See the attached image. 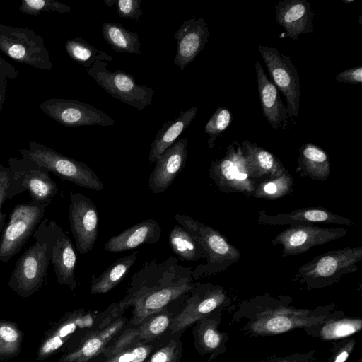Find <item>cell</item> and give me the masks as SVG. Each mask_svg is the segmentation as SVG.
Returning <instances> with one entry per match:
<instances>
[{
	"instance_id": "cell-26",
	"label": "cell",
	"mask_w": 362,
	"mask_h": 362,
	"mask_svg": "<svg viewBox=\"0 0 362 362\" xmlns=\"http://www.w3.org/2000/svg\"><path fill=\"white\" fill-rule=\"evenodd\" d=\"M241 148L245 157L250 177L257 183L277 178L288 170L272 153L255 143L245 140Z\"/></svg>"
},
{
	"instance_id": "cell-8",
	"label": "cell",
	"mask_w": 362,
	"mask_h": 362,
	"mask_svg": "<svg viewBox=\"0 0 362 362\" xmlns=\"http://www.w3.org/2000/svg\"><path fill=\"white\" fill-rule=\"evenodd\" d=\"M48 204L31 200L12 210L0 240V261L6 263L18 254L45 214Z\"/></svg>"
},
{
	"instance_id": "cell-27",
	"label": "cell",
	"mask_w": 362,
	"mask_h": 362,
	"mask_svg": "<svg viewBox=\"0 0 362 362\" xmlns=\"http://www.w3.org/2000/svg\"><path fill=\"white\" fill-rule=\"evenodd\" d=\"M259 98L264 116L272 127L276 130L287 118L286 107L284 105L279 90L267 76L261 64H255Z\"/></svg>"
},
{
	"instance_id": "cell-1",
	"label": "cell",
	"mask_w": 362,
	"mask_h": 362,
	"mask_svg": "<svg viewBox=\"0 0 362 362\" xmlns=\"http://www.w3.org/2000/svg\"><path fill=\"white\" fill-rule=\"evenodd\" d=\"M192 271L191 267L180 264L179 259L174 257L162 262L148 261L134 274L126 296L117 305L121 310L132 307L129 322L137 325L191 293L195 285Z\"/></svg>"
},
{
	"instance_id": "cell-3",
	"label": "cell",
	"mask_w": 362,
	"mask_h": 362,
	"mask_svg": "<svg viewBox=\"0 0 362 362\" xmlns=\"http://www.w3.org/2000/svg\"><path fill=\"white\" fill-rule=\"evenodd\" d=\"M35 242L17 260L8 281L9 288L23 298L40 290L52 257L48 219L42 220L33 235Z\"/></svg>"
},
{
	"instance_id": "cell-36",
	"label": "cell",
	"mask_w": 362,
	"mask_h": 362,
	"mask_svg": "<svg viewBox=\"0 0 362 362\" xmlns=\"http://www.w3.org/2000/svg\"><path fill=\"white\" fill-rule=\"evenodd\" d=\"M23 332L16 323L0 320V361L13 358L21 350Z\"/></svg>"
},
{
	"instance_id": "cell-13",
	"label": "cell",
	"mask_w": 362,
	"mask_h": 362,
	"mask_svg": "<svg viewBox=\"0 0 362 362\" xmlns=\"http://www.w3.org/2000/svg\"><path fill=\"white\" fill-rule=\"evenodd\" d=\"M259 53L274 84L286 99L289 116L298 117L300 110V77L291 58L275 47L259 45Z\"/></svg>"
},
{
	"instance_id": "cell-18",
	"label": "cell",
	"mask_w": 362,
	"mask_h": 362,
	"mask_svg": "<svg viewBox=\"0 0 362 362\" xmlns=\"http://www.w3.org/2000/svg\"><path fill=\"white\" fill-rule=\"evenodd\" d=\"M52 238L50 263L59 284L68 286L71 291L76 287L75 269L77 255L72 242L63 229L53 220H48Z\"/></svg>"
},
{
	"instance_id": "cell-28",
	"label": "cell",
	"mask_w": 362,
	"mask_h": 362,
	"mask_svg": "<svg viewBox=\"0 0 362 362\" xmlns=\"http://www.w3.org/2000/svg\"><path fill=\"white\" fill-rule=\"evenodd\" d=\"M361 329V318L346 317L344 312L336 310L319 325L305 330L313 337H317L324 341H332L347 338L358 332Z\"/></svg>"
},
{
	"instance_id": "cell-34",
	"label": "cell",
	"mask_w": 362,
	"mask_h": 362,
	"mask_svg": "<svg viewBox=\"0 0 362 362\" xmlns=\"http://www.w3.org/2000/svg\"><path fill=\"white\" fill-rule=\"evenodd\" d=\"M102 35L115 52L141 54L139 35L115 23H103Z\"/></svg>"
},
{
	"instance_id": "cell-44",
	"label": "cell",
	"mask_w": 362,
	"mask_h": 362,
	"mask_svg": "<svg viewBox=\"0 0 362 362\" xmlns=\"http://www.w3.org/2000/svg\"><path fill=\"white\" fill-rule=\"evenodd\" d=\"M10 169L0 164V232L1 231L5 214L2 212V204L7 199V192L9 187Z\"/></svg>"
},
{
	"instance_id": "cell-15",
	"label": "cell",
	"mask_w": 362,
	"mask_h": 362,
	"mask_svg": "<svg viewBox=\"0 0 362 362\" xmlns=\"http://www.w3.org/2000/svg\"><path fill=\"white\" fill-rule=\"evenodd\" d=\"M69 221L76 250L81 254L90 251L99 232V216L95 204L81 193H72L70 195Z\"/></svg>"
},
{
	"instance_id": "cell-48",
	"label": "cell",
	"mask_w": 362,
	"mask_h": 362,
	"mask_svg": "<svg viewBox=\"0 0 362 362\" xmlns=\"http://www.w3.org/2000/svg\"><path fill=\"white\" fill-rule=\"evenodd\" d=\"M6 98V90H0V111L3 107V105L5 102V99Z\"/></svg>"
},
{
	"instance_id": "cell-46",
	"label": "cell",
	"mask_w": 362,
	"mask_h": 362,
	"mask_svg": "<svg viewBox=\"0 0 362 362\" xmlns=\"http://www.w3.org/2000/svg\"><path fill=\"white\" fill-rule=\"evenodd\" d=\"M335 79L338 82L351 84L362 83V66L349 68L337 74Z\"/></svg>"
},
{
	"instance_id": "cell-2",
	"label": "cell",
	"mask_w": 362,
	"mask_h": 362,
	"mask_svg": "<svg viewBox=\"0 0 362 362\" xmlns=\"http://www.w3.org/2000/svg\"><path fill=\"white\" fill-rule=\"evenodd\" d=\"M288 298L258 297L239 305L234 319L247 320L243 331L252 336L279 334L296 328L319 325L334 311V305L315 309H298L289 305Z\"/></svg>"
},
{
	"instance_id": "cell-43",
	"label": "cell",
	"mask_w": 362,
	"mask_h": 362,
	"mask_svg": "<svg viewBox=\"0 0 362 362\" xmlns=\"http://www.w3.org/2000/svg\"><path fill=\"white\" fill-rule=\"evenodd\" d=\"M178 355V343L171 340L155 351L146 362H176Z\"/></svg>"
},
{
	"instance_id": "cell-47",
	"label": "cell",
	"mask_w": 362,
	"mask_h": 362,
	"mask_svg": "<svg viewBox=\"0 0 362 362\" xmlns=\"http://www.w3.org/2000/svg\"><path fill=\"white\" fill-rule=\"evenodd\" d=\"M18 75V71L0 54V90H6L7 81L15 79Z\"/></svg>"
},
{
	"instance_id": "cell-42",
	"label": "cell",
	"mask_w": 362,
	"mask_h": 362,
	"mask_svg": "<svg viewBox=\"0 0 362 362\" xmlns=\"http://www.w3.org/2000/svg\"><path fill=\"white\" fill-rule=\"evenodd\" d=\"M141 0H119L116 1L117 14L124 18H129L138 21L143 11L141 8Z\"/></svg>"
},
{
	"instance_id": "cell-30",
	"label": "cell",
	"mask_w": 362,
	"mask_h": 362,
	"mask_svg": "<svg viewBox=\"0 0 362 362\" xmlns=\"http://www.w3.org/2000/svg\"><path fill=\"white\" fill-rule=\"evenodd\" d=\"M297 163V171L301 177L323 181L330 175L329 156L313 144L308 143L301 146Z\"/></svg>"
},
{
	"instance_id": "cell-29",
	"label": "cell",
	"mask_w": 362,
	"mask_h": 362,
	"mask_svg": "<svg viewBox=\"0 0 362 362\" xmlns=\"http://www.w3.org/2000/svg\"><path fill=\"white\" fill-rule=\"evenodd\" d=\"M197 107H192L187 110L180 112L175 120L167 121L158 132L151 144L148 155L151 163L156 162L157 158L171 146L182 134L189 126L197 115Z\"/></svg>"
},
{
	"instance_id": "cell-35",
	"label": "cell",
	"mask_w": 362,
	"mask_h": 362,
	"mask_svg": "<svg viewBox=\"0 0 362 362\" xmlns=\"http://www.w3.org/2000/svg\"><path fill=\"white\" fill-rule=\"evenodd\" d=\"M65 49L71 59L83 66L86 69L91 68L97 60L109 62L113 59L112 56L98 50L81 37L67 40Z\"/></svg>"
},
{
	"instance_id": "cell-37",
	"label": "cell",
	"mask_w": 362,
	"mask_h": 362,
	"mask_svg": "<svg viewBox=\"0 0 362 362\" xmlns=\"http://www.w3.org/2000/svg\"><path fill=\"white\" fill-rule=\"evenodd\" d=\"M293 178L286 172L281 176L259 182L252 195L259 198L275 199L288 194L292 190Z\"/></svg>"
},
{
	"instance_id": "cell-6",
	"label": "cell",
	"mask_w": 362,
	"mask_h": 362,
	"mask_svg": "<svg viewBox=\"0 0 362 362\" xmlns=\"http://www.w3.org/2000/svg\"><path fill=\"white\" fill-rule=\"evenodd\" d=\"M18 151L23 158L36 163L62 181H69L95 191L104 189L98 176L86 163L62 155L44 144L30 141L28 148L19 149Z\"/></svg>"
},
{
	"instance_id": "cell-41",
	"label": "cell",
	"mask_w": 362,
	"mask_h": 362,
	"mask_svg": "<svg viewBox=\"0 0 362 362\" xmlns=\"http://www.w3.org/2000/svg\"><path fill=\"white\" fill-rule=\"evenodd\" d=\"M355 338H344L334 344L327 362H346L356 344Z\"/></svg>"
},
{
	"instance_id": "cell-14",
	"label": "cell",
	"mask_w": 362,
	"mask_h": 362,
	"mask_svg": "<svg viewBox=\"0 0 362 362\" xmlns=\"http://www.w3.org/2000/svg\"><path fill=\"white\" fill-rule=\"evenodd\" d=\"M40 109L55 121L67 127L115 124L109 115L90 104L75 100L52 98L43 101Z\"/></svg>"
},
{
	"instance_id": "cell-50",
	"label": "cell",
	"mask_w": 362,
	"mask_h": 362,
	"mask_svg": "<svg viewBox=\"0 0 362 362\" xmlns=\"http://www.w3.org/2000/svg\"><path fill=\"white\" fill-rule=\"evenodd\" d=\"M358 362H361V358L359 359Z\"/></svg>"
},
{
	"instance_id": "cell-45",
	"label": "cell",
	"mask_w": 362,
	"mask_h": 362,
	"mask_svg": "<svg viewBox=\"0 0 362 362\" xmlns=\"http://www.w3.org/2000/svg\"><path fill=\"white\" fill-rule=\"evenodd\" d=\"M315 359V351L307 353H295L286 356L273 357L260 362H313Z\"/></svg>"
},
{
	"instance_id": "cell-7",
	"label": "cell",
	"mask_w": 362,
	"mask_h": 362,
	"mask_svg": "<svg viewBox=\"0 0 362 362\" xmlns=\"http://www.w3.org/2000/svg\"><path fill=\"white\" fill-rule=\"evenodd\" d=\"M0 50L10 58L42 70H51L53 64L44 39L28 28L0 24Z\"/></svg>"
},
{
	"instance_id": "cell-23",
	"label": "cell",
	"mask_w": 362,
	"mask_h": 362,
	"mask_svg": "<svg viewBox=\"0 0 362 362\" xmlns=\"http://www.w3.org/2000/svg\"><path fill=\"white\" fill-rule=\"evenodd\" d=\"M94 317L83 310L69 313L46 335L37 350V359L43 360L53 354L78 329H91Z\"/></svg>"
},
{
	"instance_id": "cell-9",
	"label": "cell",
	"mask_w": 362,
	"mask_h": 362,
	"mask_svg": "<svg viewBox=\"0 0 362 362\" xmlns=\"http://www.w3.org/2000/svg\"><path fill=\"white\" fill-rule=\"evenodd\" d=\"M9 187L7 199L28 191L32 200L49 204L57 193V186L49 171L36 163L24 158H10Z\"/></svg>"
},
{
	"instance_id": "cell-39",
	"label": "cell",
	"mask_w": 362,
	"mask_h": 362,
	"mask_svg": "<svg viewBox=\"0 0 362 362\" xmlns=\"http://www.w3.org/2000/svg\"><path fill=\"white\" fill-rule=\"evenodd\" d=\"M18 10L28 15L37 16L45 12L69 13L71 7L55 0H23Z\"/></svg>"
},
{
	"instance_id": "cell-32",
	"label": "cell",
	"mask_w": 362,
	"mask_h": 362,
	"mask_svg": "<svg viewBox=\"0 0 362 362\" xmlns=\"http://www.w3.org/2000/svg\"><path fill=\"white\" fill-rule=\"evenodd\" d=\"M139 252L119 258L107 267L98 277L93 278L90 292L103 294L113 289L129 273L137 259Z\"/></svg>"
},
{
	"instance_id": "cell-19",
	"label": "cell",
	"mask_w": 362,
	"mask_h": 362,
	"mask_svg": "<svg viewBox=\"0 0 362 362\" xmlns=\"http://www.w3.org/2000/svg\"><path fill=\"white\" fill-rule=\"evenodd\" d=\"M187 138L177 140L156 160L148 178V187L153 194L165 192L183 169L187 158Z\"/></svg>"
},
{
	"instance_id": "cell-22",
	"label": "cell",
	"mask_w": 362,
	"mask_h": 362,
	"mask_svg": "<svg viewBox=\"0 0 362 362\" xmlns=\"http://www.w3.org/2000/svg\"><path fill=\"white\" fill-rule=\"evenodd\" d=\"M275 10V19L288 37L297 40L300 35L313 33V12L308 1H279Z\"/></svg>"
},
{
	"instance_id": "cell-33",
	"label": "cell",
	"mask_w": 362,
	"mask_h": 362,
	"mask_svg": "<svg viewBox=\"0 0 362 362\" xmlns=\"http://www.w3.org/2000/svg\"><path fill=\"white\" fill-rule=\"evenodd\" d=\"M169 244L178 259L190 262L206 259V254L199 243L179 224L175 225L170 230Z\"/></svg>"
},
{
	"instance_id": "cell-11",
	"label": "cell",
	"mask_w": 362,
	"mask_h": 362,
	"mask_svg": "<svg viewBox=\"0 0 362 362\" xmlns=\"http://www.w3.org/2000/svg\"><path fill=\"white\" fill-rule=\"evenodd\" d=\"M209 175L222 192H240L253 194L257 183L250 176L241 146L235 142L227 148L220 160L211 163Z\"/></svg>"
},
{
	"instance_id": "cell-38",
	"label": "cell",
	"mask_w": 362,
	"mask_h": 362,
	"mask_svg": "<svg viewBox=\"0 0 362 362\" xmlns=\"http://www.w3.org/2000/svg\"><path fill=\"white\" fill-rule=\"evenodd\" d=\"M232 121L231 112L225 107H218L206 124L204 132L209 136V148L212 149L216 138L224 132Z\"/></svg>"
},
{
	"instance_id": "cell-49",
	"label": "cell",
	"mask_w": 362,
	"mask_h": 362,
	"mask_svg": "<svg viewBox=\"0 0 362 362\" xmlns=\"http://www.w3.org/2000/svg\"><path fill=\"white\" fill-rule=\"evenodd\" d=\"M104 1L108 6H112L115 4H116V1L115 0H104Z\"/></svg>"
},
{
	"instance_id": "cell-40",
	"label": "cell",
	"mask_w": 362,
	"mask_h": 362,
	"mask_svg": "<svg viewBox=\"0 0 362 362\" xmlns=\"http://www.w3.org/2000/svg\"><path fill=\"white\" fill-rule=\"evenodd\" d=\"M152 349L150 342L134 346L105 357L102 362H144Z\"/></svg>"
},
{
	"instance_id": "cell-25",
	"label": "cell",
	"mask_w": 362,
	"mask_h": 362,
	"mask_svg": "<svg viewBox=\"0 0 362 362\" xmlns=\"http://www.w3.org/2000/svg\"><path fill=\"white\" fill-rule=\"evenodd\" d=\"M161 233L159 223L154 219L148 218L111 237L105 244L104 250L112 253L131 250L143 244L157 243Z\"/></svg>"
},
{
	"instance_id": "cell-21",
	"label": "cell",
	"mask_w": 362,
	"mask_h": 362,
	"mask_svg": "<svg viewBox=\"0 0 362 362\" xmlns=\"http://www.w3.org/2000/svg\"><path fill=\"white\" fill-rule=\"evenodd\" d=\"M258 222L272 226H313L315 223H331L355 226L350 219L337 215L322 207H308L287 213L269 215L264 210L258 213Z\"/></svg>"
},
{
	"instance_id": "cell-12",
	"label": "cell",
	"mask_w": 362,
	"mask_h": 362,
	"mask_svg": "<svg viewBox=\"0 0 362 362\" xmlns=\"http://www.w3.org/2000/svg\"><path fill=\"white\" fill-rule=\"evenodd\" d=\"M229 300L220 286L195 283L184 308L171 320L168 328L172 333L183 330L212 313L222 310Z\"/></svg>"
},
{
	"instance_id": "cell-4",
	"label": "cell",
	"mask_w": 362,
	"mask_h": 362,
	"mask_svg": "<svg viewBox=\"0 0 362 362\" xmlns=\"http://www.w3.org/2000/svg\"><path fill=\"white\" fill-rule=\"evenodd\" d=\"M362 259V246H347L337 250L327 251L302 265L293 281L309 290L329 286L339 281L342 276L356 272Z\"/></svg>"
},
{
	"instance_id": "cell-31",
	"label": "cell",
	"mask_w": 362,
	"mask_h": 362,
	"mask_svg": "<svg viewBox=\"0 0 362 362\" xmlns=\"http://www.w3.org/2000/svg\"><path fill=\"white\" fill-rule=\"evenodd\" d=\"M221 311H215L199 320L197 327L199 345L204 353H212L213 356L225 352L227 349L228 336L218 328L221 322Z\"/></svg>"
},
{
	"instance_id": "cell-10",
	"label": "cell",
	"mask_w": 362,
	"mask_h": 362,
	"mask_svg": "<svg viewBox=\"0 0 362 362\" xmlns=\"http://www.w3.org/2000/svg\"><path fill=\"white\" fill-rule=\"evenodd\" d=\"M107 62L97 60L86 70L88 76L112 97L138 110L152 103L154 90L137 84L134 77L122 70L114 72L107 69Z\"/></svg>"
},
{
	"instance_id": "cell-16",
	"label": "cell",
	"mask_w": 362,
	"mask_h": 362,
	"mask_svg": "<svg viewBox=\"0 0 362 362\" xmlns=\"http://www.w3.org/2000/svg\"><path fill=\"white\" fill-rule=\"evenodd\" d=\"M347 233L345 228H325L315 226H290L277 234L272 244L282 246V257L293 256L344 237Z\"/></svg>"
},
{
	"instance_id": "cell-17",
	"label": "cell",
	"mask_w": 362,
	"mask_h": 362,
	"mask_svg": "<svg viewBox=\"0 0 362 362\" xmlns=\"http://www.w3.org/2000/svg\"><path fill=\"white\" fill-rule=\"evenodd\" d=\"M163 310L148 316L137 325L123 330L98 356H109L129 347L148 343L160 336L171 322L169 313Z\"/></svg>"
},
{
	"instance_id": "cell-5",
	"label": "cell",
	"mask_w": 362,
	"mask_h": 362,
	"mask_svg": "<svg viewBox=\"0 0 362 362\" xmlns=\"http://www.w3.org/2000/svg\"><path fill=\"white\" fill-rule=\"evenodd\" d=\"M175 218L177 224L199 243L206 254V263L198 265L192 271L194 280L202 275L211 276L222 272L239 260V250L230 244L217 230L187 215L175 214Z\"/></svg>"
},
{
	"instance_id": "cell-24",
	"label": "cell",
	"mask_w": 362,
	"mask_h": 362,
	"mask_svg": "<svg viewBox=\"0 0 362 362\" xmlns=\"http://www.w3.org/2000/svg\"><path fill=\"white\" fill-rule=\"evenodd\" d=\"M125 324V319L120 317L105 323L86 335V339L76 349L64 354L59 362H88L97 356L107 344L119 333Z\"/></svg>"
},
{
	"instance_id": "cell-20",
	"label": "cell",
	"mask_w": 362,
	"mask_h": 362,
	"mask_svg": "<svg viewBox=\"0 0 362 362\" xmlns=\"http://www.w3.org/2000/svg\"><path fill=\"white\" fill-rule=\"evenodd\" d=\"M209 30L204 18H192L185 21L175 32L177 50L174 62L181 70L202 51L208 42Z\"/></svg>"
}]
</instances>
